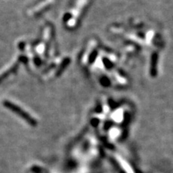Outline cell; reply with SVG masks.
I'll return each instance as SVG.
<instances>
[{
	"instance_id": "obj_2",
	"label": "cell",
	"mask_w": 173,
	"mask_h": 173,
	"mask_svg": "<svg viewBox=\"0 0 173 173\" xmlns=\"http://www.w3.org/2000/svg\"><path fill=\"white\" fill-rule=\"evenodd\" d=\"M17 67H18V65H15L14 67H11V68L10 69V70H8L7 71H6V72H4V73L2 75V76H0V82H2V81L4 79H6L7 77L9 75H10V73H12L13 71H15V70H16V68H17Z\"/></svg>"
},
{
	"instance_id": "obj_1",
	"label": "cell",
	"mask_w": 173,
	"mask_h": 173,
	"mask_svg": "<svg viewBox=\"0 0 173 173\" xmlns=\"http://www.w3.org/2000/svg\"><path fill=\"white\" fill-rule=\"evenodd\" d=\"M3 105H4L6 107H7L8 109H10V111H12L13 112H15V113H16L17 115H19L20 117H22V119L27 120V123H29L30 124H35V120H34L33 118L31 117L27 112L22 111V108L18 107L17 105L14 104L13 103L10 102V101H7V100H4V101H3Z\"/></svg>"
}]
</instances>
